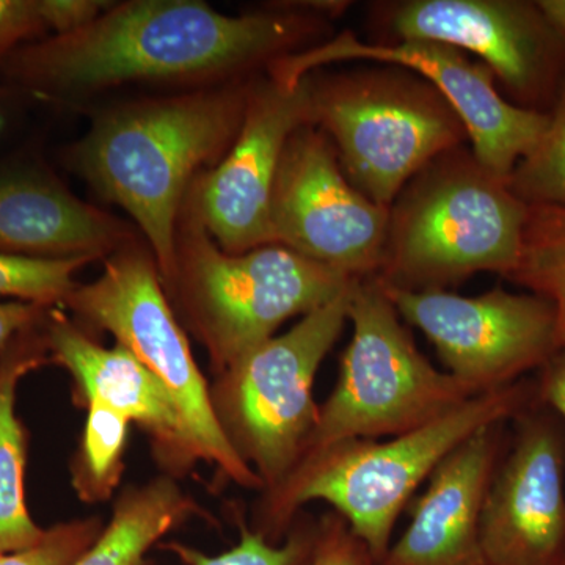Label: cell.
Masks as SVG:
<instances>
[{
  "label": "cell",
  "instance_id": "cell-1",
  "mask_svg": "<svg viewBox=\"0 0 565 565\" xmlns=\"http://www.w3.org/2000/svg\"><path fill=\"white\" fill-rule=\"evenodd\" d=\"M329 21L318 3L230 17L199 0H131L25 44L0 71L25 98L54 104L128 84H230L332 39Z\"/></svg>",
  "mask_w": 565,
  "mask_h": 565
},
{
  "label": "cell",
  "instance_id": "cell-4",
  "mask_svg": "<svg viewBox=\"0 0 565 565\" xmlns=\"http://www.w3.org/2000/svg\"><path fill=\"white\" fill-rule=\"evenodd\" d=\"M527 207L470 145L446 151L390 204L375 277L407 291L446 289L481 273L508 278L519 262Z\"/></svg>",
  "mask_w": 565,
  "mask_h": 565
},
{
  "label": "cell",
  "instance_id": "cell-8",
  "mask_svg": "<svg viewBox=\"0 0 565 565\" xmlns=\"http://www.w3.org/2000/svg\"><path fill=\"white\" fill-rule=\"evenodd\" d=\"M62 308L77 322L114 334L170 394L196 459L225 481L263 492L258 475L233 451L212 411L210 384L196 366L184 327L163 291L148 245H126L104 259L102 275L77 285Z\"/></svg>",
  "mask_w": 565,
  "mask_h": 565
},
{
  "label": "cell",
  "instance_id": "cell-22",
  "mask_svg": "<svg viewBox=\"0 0 565 565\" xmlns=\"http://www.w3.org/2000/svg\"><path fill=\"white\" fill-rule=\"evenodd\" d=\"M527 292L550 300L559 313L561 332L565 329V210L530 206L522 248L515 269L509 274Z\"/></svg>",
  "mask_w": 565,
  "mask_h": 565
},
{
  "label": "cell",
  "instance_id": "cell-12",
  "mask_svg": "<svg viewBox=\"0 0 565 565\" xmlns=\"http://www.w3.org/2000/svg\"><path fill=\"white\" fill-rule=\"evenodd\" d=\"M345 62L404 66L426 77L463 121L476 158L498 177L509 178L548 125V114L509 103L484 63L435 41L371 43L344 31L270 63L266 73L282 87L294 88L307 74Z\"/></svg>",
  "mask_w": 565,
  "mask_h": 565
},
{
  "label": "cell",
  "instance_id": "cell-6",
  "mask_svg": "<svg viewBox=\"0 0 565 565\" xmlns=\"http://www.w3.org/2000/svg\"><path fill=\"white\" fill-rule=\"evenodd\" d=\"M307 77L313 126L332 141L349 181L381 206L437 156L470 143L448 99L404 66L367 63Z\"/></svg>",
  "mask_w": 565,
  "mask_h": 565
},
{
  "label": "cell",
  "instance_id": "cell-3",
  "mask_svg": "<svg viewBox=\"0 0 565 565\" xmlns=\"http://www.w3.org/2000/svg\"><path fill=\"white\" fill-rule=\"evenodd\" d=\"M534 403L533 381L523 379L476 394L411 433L334 446L297 467L277 489L262 493L250 527L278 544L305 504L323 501L362 539L377 565L392 546L401 512L445 457L471 435L512 422Z\"/></svg>",
  "mask_w": 565,
  "mask_h": 565
},
{
  "label": "cell",
  "instance_id": "cell-24",
  "mask_svg": "<svg viewBox=\"0 0 565 565\" xmlns=\"http://www.w3.org/2000/svg\"><path fill=\"white\" fill-rule=\"evenodd\" d=\"M96 262L90 256L77 258H32L0 253V297L62 308L79 285L74 275Z\"/></svg>",
  "mask_w": 565,
  "mask_h": 565
},
{
  "label": "cell",
  "instance_id": "cell-19",
  "mask_svg": "<svg viewBox=\"0 0 565 565\" xmlns=\"http://www.w3.org/2000/svg\"><path fill=\"white\" fill-rule=\"evenodd\" d=\"M44 319L0 349V555L32 548L47 531L36 525L25 500L28 433L17 415L22 379L51 364Z\"/></svg>",
  "mask_w": 565,
  "mask_h": 565
},
{
  "label": "cell",
  "instance_id": "cell-31",
  "mask_svg": "<svg viewBox=\"0 0 565 565\" xmlns=\"http://www.w3.org/2000/svg\"><path fill=\"white\" fill-rule=\"evenodd\" d=\"M24 99L28 98L22 96L20 92L14 90L9 85L0 84V140L6 139L20 120Z\"/></svg>",
  "mask_w": 565,
  "mask_h": 565
},
{
  "label": "cell",
  "instance_id": "cell-16",
  "mask_svg": "<svg viewBox=\"0 0 565 565\" xmlns=\"http://www.w3.org/2000/svg\"><path fill=\"white\" fill-rule=\"evenodd\" d=\"M51 363L73 381V399L81 407L102 404L139 424L150 438L151 452L162 475L180 479L199 462L172 397L121 345L104 348L84 326L62 308H51L44 319Z\"/></svg>",
  "mask_w": 565,
  "mask_h": 565
},
{
  "label": "cell",
  "instance_id": "cell-29",
  "mask_svg": "<svg viewBox=\"0 0 565 565\" xmlns=\"http://www.w3.org/2000/svg\"><path fill=\"white\" fill-rule=\"evenodd\" d=\"M535 403L550 408L565 424V329L559 344L535 371Z\"/></svg>",
  "mask_w": 565,
  "mask_h": 565
},
{
  "label": "cell",
  "instance_id": "cell-25",
  "mask_svg": "<svg viewBox=\"0 0 565 565\" xmlns=\"http://www.w3.org/2000/svg\"><path fill=\"white\" fill-rule=\"evenodd\" d=\"M241 525V541L228 552L217 556H206L191 546L172 542L167 545L188 565H308L316 539L318 520H300L297 516L289 533L281 542L267 541L250 526Z\"/></svg>",
  "mask_w": 565,
  "mask_h": 565
},
{
  "label": "cell",
  "instance_id": "cell-15",
  "mask_svg": "<svg viewBox=\"0 0 565 565\" xmlns=\"http://www.w3.org/2000/svg\"><path fill=\"white\" fill-rule=\"evenodd\" d=\"M487 493L481 520L486 565L565 561V424L534 403L516 418Z\"/></svg>",
  "mask_w": 565,
  "mask_h": 565
},
{
  "label": "cell",
  "instance_id": "cell-21",
  "mask_svg": "<svg viewBox=\"0 0 565 565\" xmlns=\"http://www.w3.org/2000/svg\"><path fill=\"white\" fill-rule=\"evenodd\" d=\"M87 419L71 459V486L87 504L106 503L126 470L129 419L102 404L87 405Z\"/></svg>",
  "mask_w": 565,
  "mask_h": 565
},
{
  "label": "cell",
  "instance_id": "cell-14",
  "mask_svg": "<svg viewBox=\"0 0 565 565\" xmlns=\"http://www.w3.org/2000/svg\"><path fill=\"white\" fill-rule=\"evenodd\" d=\"M313 125L310 82L294 88L253 77L241 131L217 166L192 182L184 207L226 253L275 244L270 200L289 137Z\"/></svg>",
  "mask_w": 565,
  "mask_h": 565
},
{
  "label": "cell",
  "instance_id": "cell-30",
  "mask_svg": "<svg viewBox=\"0 0 565 565\" xmlns=\"http://www.w3.org/2000/svg\"><path fill=\"white\" fill-rule=\"evenodd\" d=\"M50 310L21 300H0V349L21 330L43 321Z\"/></svg>",
  "mask_w": 565,
  "mask_h": 565
},
{
  "label": "cell",
  "instance_id": "cell-28",
  "mask_svg": "<svg viewBox=\"0 0 565 565\" xmlns=\"http://www.w3.org/2000/svg\"><path fill=\"white\" fill-rule=\"evenodd\" d=\"M47 36L41 0H0V68L22 46Z\"/></svg>",
  "mask_w": 565,
  "mask_h": 565
},
{
  "label": "cell",
  "instance_id": "cell-13",
  "mask_svg": "<svg viewBox=\"0 0 565 565\" xmlns=\"http://www.w3.org/2000/svg\"><path fill=\"white\" fill-rule=\"evenodd\" d=\"M274 243L351 278L381 269L388 207L345 177L332 141L313 125L289 137L270 200Z\"/></svg>",
  "mask_w": 565,
  "mask_h": 565
},
{
  "label": "cell",
  "instance_id": "cell-23",
  "mask_svg": "<svg viewBox=\"0 0 565 565\" xmlns=\"http://www.w3.org/2000/svg\"><path fill=\"white\" fill-rule=\"evenodd\" d=\"M509 188L527 206L565 210V84L541 139L508 178Z\"/></svg>",
  "mask_w": 565,
  "mask_h": 565
},
{
  "label": "cell",
  "instance_id": "cell-5",
  "mask_svg": "<svg viewBox=\"0 0 565 565\" xmlns=\"http://www.w3.org/2000/svg\"><path fill=\"white\" fill-rule=\"evenodd\" d=\"M353 280L280 244L226 253L182 206L172 273L162 285L181 326L202 343L215 377L289 319L332 302Z\"/></svg>",
  "mask_w": 565,
  "mask_h": 565
},
{
  "label": "cell",
  "instance_id": "cell-26",
  "mask_svg": "<svg viewBox=\"0 0 565 565\" xmlns=\"http://www.w3.org/2000/svg\"><path fill=\"white\" fill-rule=\"evenodd\" d=\"M103 530L102 516L58 523L32 548L0 555V565H73L95 544Z\"/></svg>",
  "mask_w": 565,
  "mask_h": 565
},
{
  "label": "cell",
  "instance_id": "cell-17",
  "mask_svg": "<svg viewBox=\"0 0 565 565\" xmlns=\"http://www.w3.org/2000/svg\"><path fill=\"white\" fill-rule=\"evenodd\" d=\"M504 424L471 435L435 468L407 530L377 565H486L482 511L508 446Z\"/></svg>",
  "mask_w": 565,
  "mask_h": 565
},
{
  "label": "cell",
  "instance_id": "cell-2",
  "mask_svg": "<svg viewBox=\"0 0 565 565\" xmlns=\"http://www.w3.org/2000/svg\"><path fill=\"white\" fill-rule=\"evenodd\" d=\"M250 79L110 107L65 152V162L139 226L169 277L178 221L192 182L237 139Z\"/></svg>",
  "mask_w": 565,
  "mask_h": 565
},
{
  "label": "cell",
  "instance_id": "cell-20",
  "mask_svg": "<svg viewBox=\"0 0 565 565\" xmlns=\"http://www.w3.org/2000/svg\"><path fill=\"white\" fill-rule=\"evenodd\" d=\"M202 508L169 475L126 487L114 503L110 522L73 565H143L159 541Z\"/></svg>",
  "mask_w": 565,
  "mask_h": 565
},
{
  "label": "cell",
  "instance_id": "cell-9",
  "mask_svg": "<svg viewBox=\"0 0 565 565\" xmlns=\"http://www.w3.org/2000/svg\"><path fill=\"white\" fill-rule=\"evenodd\" d=\"M352 282L289 332L275 334L215 375L210 385L218 427L262 479V493L288 478L313 430L316 375L348 322Z\"/></svg>",
  "mask_w": 565,
  "mask_h": 565
},
{
  "label": "cell",
  "instance_id": "cell-18",
  "mask_svg": "<svg viewBox=\"0 0 565 565\" xmlns=\"http://www.w3.org/2000/svg\"><path fill=\"white\" fill-rule=\"evenodd\" d=\"M136 241L129 223L77 199L43 162L0 161V253L106 259Z\"/></svg>",
  "mask_w": 565,
  "mask_h": 565
},
{
  "label": "cell",
  "instance_id": "cell-33",
  "mask_svg": "<svg viewBox=\"0 0 565 565\" xmlns=\"http://www.w3.org/2000/svg\"><path fill=\"white\" fill-rule=\"evenodd\" d=\"M561 565H565V561H564V563H563V564H561Z\"/></svg>",
  "mask_w": 565,
  "mask_h": 565
},
{
  "label": "cell",
  "instance_id": "cell-10",
  "mask_svg": "<svg viewBox=\"0 0 565 565\" xmlns=\"http://www.w3.org/2000/svg\"><path fill=\"white\" fill-rule=\"evenodd\" d=\"M381 41H435L492 71L501 95L548 114L565 84V33L539 0H403L375 3Z\"/></svg>",
  "mask_w": 565,
  "mask_h": 565
},
{
  "label": "cell",
  "instance_id": "cell-27",
  "mask_svg": "<svg viewBox=\"0 0 565 565\" xmlns=\"http://www.w3.org/2000/svg\"><path fill=\"white\" fill-rule=\"evenodd\" d=\"M308 565H375L370 548L343 516L327 512L318 520L313 555Z\"/></svg>",
  "mask_w": 565,
  "mask_h": 565
},
{
  "label": "cell",
  "instance_id": "cell-7",
  "mask_svg": "<svg viewBox=\"0 0 565 565\" xmlns=\"http://www.w3.org/2000/svg\"><path fill=\"white\" fill-rule=\"evenodd\" d=\"M348 321L352 340L337 384L319 405L318 419L292 471L348 441L411 433L476 396L416 348L377 277L353 280Z\"/></svg>",
  "mask_w": 565,
  "mask_h": 565
},
{
  "label": "cell",
  "instance_id": "cell-32",
  "mask_svg": "<svg viewBox=\"0 0 565 565\" xmlns=\"http://www.w3.org/2000/svg\"><path fill=\"white\" fill-rule=\"evenodd\" d=\"M539 6L545 11L546 17L565 33V0H539Z\"/></svg>",
  "mask_w": 565,
  "mask_h": 565
},
{
  "label": "cell",
  "instance_id": "cell-11",
  "mask_svg": "<svg viewBox=\"0 0 565 565\" xmlns=\"http://www.w3.org/2000/svg\"><path fill=\"white\" fill-rule=\"evenodd\" d=\"M382 286L401 319L426 334L446 373L475 394L535 373L563 337L557 308L537 294L494 288L467 297Z\"/></svg>",
  "mask_w": 565,
  "mask_h": 565
}]
</instances>
